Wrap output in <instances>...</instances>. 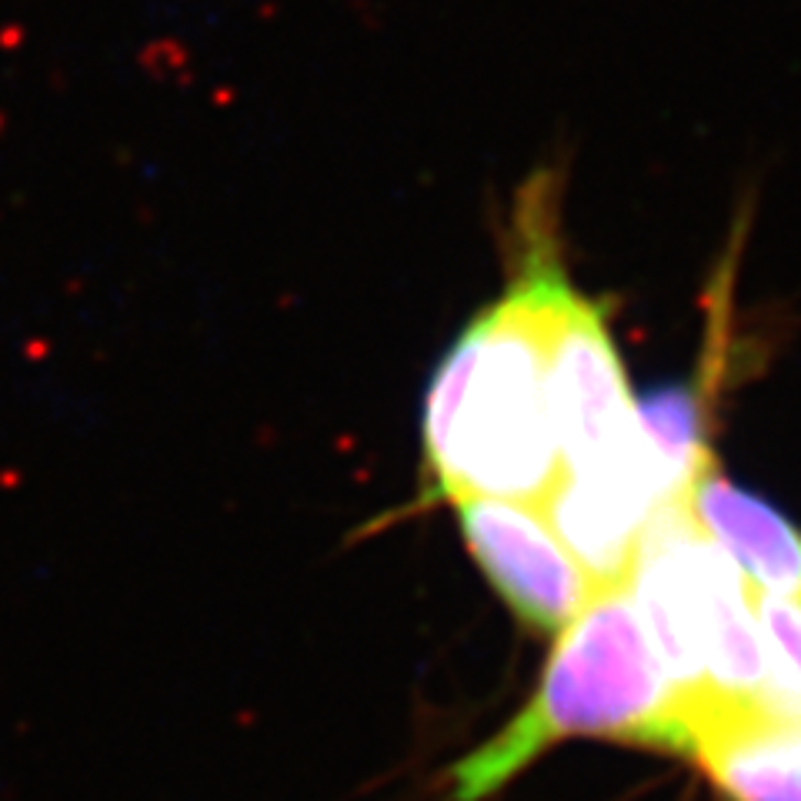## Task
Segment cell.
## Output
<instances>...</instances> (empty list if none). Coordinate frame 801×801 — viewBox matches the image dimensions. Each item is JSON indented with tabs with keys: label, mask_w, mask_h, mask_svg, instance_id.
<instances>
[{
	"label": "cell",
	"mask_w": 801,
	"mask_h": 801,
	"mask_svg": "<svg viewBox=\"0 0 801 801\" xmlns=\"http://www.w3.org/2000/svg\"><path fill=\"white\" fill-rule=\"evenodd\" d=\"M522 261L512 287L448 348L425 394L418 508L458 497L541 505L561 474L551 401V321L568 277L558 261L551 187L518 208Z\"/></svg>",
	"instance_id": "obj_1"
},
{
	"label": "cell",
	"mask_w": 801,
	"mask_h": 801,
	"mask_svg": "<svg viewBox=\"0 0 801 801\" xmlns=\"http://www.w3.org/2000/svg\"><path fill=\"white\" fill-rule=\"evenodd\" d=\"M691 755L688 712L641 625L628 581L597 584L558 632L525 705L441 775L445 801H491L564 742Z\"/></svg>",
	"instance_id": "obj_2"
},
{
	"label": "cell",
	"mask_w": 801,
	"mask_h": 801,
	"mask_svg": "<svg viewBox=\"0 0 801 801\" xmlns=\"http://www.w3.org/2000/svg\"><path fill=\"white\" fill-rule=\"evenodd\" d=\"M625 581L688 712L691 751L715 732L765 722L755 591L691 522L681 497L655 512Z\"/></svg>",
	"instance_id": "obj_3"
},
{
	"label": "cell",
	"mask_w": 801,
	"mask_h": 801,
	"mask_svg": "<svg viewBox=\"0 0 801 801\" xmlns=\"http://www.w3.org/2000/svg\"><path fill=\"white\" fill-rule=\"evenodd\" d=\"M551 401L561 471H658L638 425L635 394L608 331V318L597 300L581 297L571 284L561 290L551 321Z\"/></svg>",
	"instance_id": "obj_4"
},
{
	"label": "cell",
	"mask_w": 801,
	"mask_h": 801,
	"mask_svg": "<svg viewBox=\"0 0 801 801\" xmlns=\"http://www.w3.org/2000/svg\"><path fill=\"white\" fill-rule=\"evenodd\" d=\"M451 508L481 574L525 628L558 635L597 591V581L568 551L538 505L512 497H458Z\"/></svg>",
	"instance_id": "obj_5"
},
{
	"label": "cell",
	"mask_w": 801,
	"mask_h": 801,
	"mask_svg": "<svg viewBox=\"0 0 801 801\" xmlns=\"http://www.w3.org/2000/svg\"><path fill=\"white\" fill-rule=\"evenodd\" d=\"M681 501L751 591L801 597V531L778 508L732 484L718 461H709L688 481Z\"/></svg>",
	"instance_id": "obj_6"
},
{
	"label": "cell",
	"mask_w": 801,
	"mask_h": 801,
	"mask_svg": "<svg viewBox=\"0 0 801 801\" xmlns=\"http://www.w3.org/2000/svg\"><path fill=\"white\" fill-rule=\"evenodd\" d=\"M722 801H801V722H748L698 742L688 758Z\"/></svg>",
	"instance_id": "obj_7"
},
{
	"label": "cell",
	"mask_w": 801,
	"mask_h": 801,
	"mask_svg": "<svg viewBox=\"0 0 801 801\" xmlns=\"http://www.w3.org/2000/svg\"><path fill=\"white\" fill-rule=\"evenodd\" d=\"M755 618L761 632V718L801 722V597L755 591Z\"/></svg>",
	"instance_id": "obj_8"
}]
</instances>
